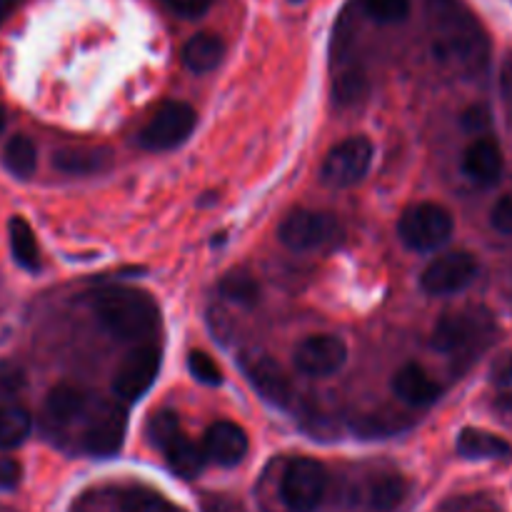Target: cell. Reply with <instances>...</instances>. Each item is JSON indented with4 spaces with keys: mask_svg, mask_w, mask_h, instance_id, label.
I'll use <instances>...</instances> for the list:
<instances>
[{
    "mask_svg": "<svg viewBox=\"0 0 512 512\" xmlns=\"http://www.w3.org/2000/svg\"><path fill=\"white\" fill-rule=\"evenodd\" d=\"M20 465L13 458H0V490H13L20 483Z\"/></svg>",
    "mask_w": 512,
    "mask_h": 512,
    "instance_id": "cell-36",
    "label": "cell"
},
{
    "mask_svg": "<svg viewBox=\"0 0 512 512\" xmlns=\"http://www.w3.org/2000/svg\"><path fill=\"white\" fill-rule=\"evenodd\" d=\"M393 393L398 395L403 403L413 405V408H428V405L438 403L443 390H440V385L425 373L423 365L408 363L395 373Z\"/></svg>",
    "mask_w": 512,
    "mask_h": 512,
    "instance_id": "cell-18",
    "label": "cell"
},
{
    "mask_svg": "<svg viewBox=\"0 0 512 512\" xmlns=\"http://www.w3.org/2000/svg\"><path fill=\"white\" fill-rule=\"evenodd\" d=\"M118 508L120 512H178L173 503H168L163 495L148 488H130L120 493Z\"/></svg>",
    "mask_w": 512,
    "mask_h": 512,
    "instance_id": "cell-27",
    "label": "cell"
},
{
    "mask_svg": "<svg viewBox=\"0 0 512 512\" xmlns=\"http://www.w3.org/2000/svg\"><path fill=\"white\" fill-rule=\"evenodd\" d=\"M463 128L470 130V133H483V130L490 128V113L483 105H473L463 113Z\"/></svg>",
    "mask_w": 512,
    "mask_h": 512,
    "instance_id": "cell-35",
    "label": "cell"
},
{
    "mask_svg": "<svg viewBox=\"0 0 512 512\" xmlns=\"http://www.w3.org/2000/svg\"><path fill=\"white\" fill-rule=\"evenodd\" d=\"M203 450L208 460L218 463L220 468H235V465L243 463L250 450L248 433L233 420H218L205 433Z\"/></svg>",
    "mask_w": 512,
    "mask_h": 512,
    "instance_id": "cell-14",
    "label": "cell"
},
{
    "mask_svg": "<svg viewBox=\"0 0 512 512\" xmlns=\"http://www.w3.org/2000/svg\"><path fill=\"white\" fill-rule=\"evenodd\" d=\"M443 38L435 45L443 58L455 60L465 70H480L488 63V38L470 13L455 0L443 5Z\"/></svg>",
    "mask_w": 512,
    "mask_h": 512,
    "instance_id": "cell-3",
    "label": "cell"
},
{
    "mask_svg": "<svg viewBox=\"0 0 512 512\" xmlns=\"http://www.w3.org/2000/svg\"><path fill=\"white\" fill-rule=\"evenodd\" d=\"M373 165V143L363 135H350L325 155L320 178L330 188H353L368 175Z\"/></svg>",
    "mask_w": 512,
    "mask_h": 512,
    "instance_id": "cell-8",
    "label": "cell"
},
{
    "mask_svg": "<svg viewBox=\"0 0 512 512\" xmlns=\"http://www.w3.org/2000/svg\"><path fill=\"white\" fill-rule=\"evenodd\" d=\"M333 95H335V103H338V105L358 103V100L365 95V78H363V73H360L358 68L345 70V73H340L338 78H335Z\"/></svg>",
    "mask_w": 512,
    "mask_h": 512,
    "instance_id": "cell-30",
    "label": "cell"
},
{
    "mask_svg": "<svg viewBox=\"0 0 512 512\" xmlns=\"http://www.w3.org/2000/svg\"><path fill=\"white\" fill-rule=\"evenodd\" d=\"M125 428H128V418L118 403L93 400L88 415L83 418L80 450L93 458H113L123 448Z\"/></svg>",
    "mask_w": 512,
    "mask_h": 512,
    "instance_id": "cell-5",
    "label": "cell"
},
{
    "mask_svg": "<svg viewBox=\"0 0 512 512\" xmlns=\"http://www.w3.org/2000/svg\"><path fill=\"white\" fill-rule=\"evenodd\" d=\"M3 128H5V110L3 105H0V133H3Z\"/></svg>",
    "mask_w": 512,
    "mask_h": 512,
    "instance_id": "cell-39",
    "label": "cell"
},
{
    "mask_svg": "<svg viewBox=\"0 0 512 512\" xmlns=\"http://www.w3.org/2000/svg\"><path fill=\"white\" fill-rule=\"evenodd\" d=\"M220 293L228 300L238 305H255L258 303V280L248 273V270H230L220 283Z\"/></svg>",
    "mask_w": 512,
    "mask_h": 512,
    "instance_id": "cell-26",
    "label": "cell"
},
{
    "mask_svg": "<svg viewBox=\"0 0 512 512\" xmlns=\"http://www.w3.org/2000/svg\"><path fill=\"white\" fill-rule=\"evenodd\" d=\"M490 223L498 233L512 235V195H503L490 210Z\"/></svg>",
    "mask_w": 512,
    "mask_h": 512,
    "instance_id": "cell-34",
    "label": "cell"
},
{
    "mask_svg": "<svg viewBox=\"0 0 512 512\" xmlns=\"http://www.w3.org/2000/svg\"><path fill=\"white\" fill-rule=\"evenodd\" d=\"M93 398L85 393L83 388H75V385H58L48 393L43 405V425L48 433L60 435L75 423H83V418L88 415Z\"/></svg>",
    "mask_w": 512,
    "mask_h": 512,
    "instance_id": "cell-13",
    "label": "cell"
},
{
    "mask_svg": "<svg viewBox=\"0 0 512 512\" xmlns=\"http://www.w3.org/2000/svg\"><path fill=\"white\" fill-rule=\"evenodd\" d=\"M53 165L65 175H98L113 165V150L103 145H68L53 153Z\"/></svg>",
    "mask_w": 512,
    "mask_h": 512,
    "instance_id": "cell-17",
    "label": "cell"
},
{
    "mask_svg": "<svg viewBox=\"0 0 512 512\" xmlns=\"http://www.w3.org/2000/svg\"><path fill=\"white\" fill-rule=\"evenodd\" d=\"M405 493H408V485L398 475H380V478L370 480L368 485V505L375 510H393L403 503Z\"/></svg>",
    "mask_w": 512,
    "mask_h": 512,
    "instance_id": "cell-25",
    "label": "cell"
},
{
    "mask_svg": "<svg viewBox=\"0 0 512 512\" xmlns=\"http://www.w3.org/2000/svg\"><path fill=\"white\" fill-rule=\"evenodd\" d=\"M495 318L485 308L448 313L433 330V348L445 355H478L493 343Z\"/></svg>",
    "mask_w": 512,
    "mask_h": 512,
    "instance_id": "cell-2",
    "label": "cell"
},
{
    "mask_svg": "<svg viewBox=\"0 0 512 512\" xmlns=\"http://www.w3.org/2000/svg\"><path fill=\"white\" fill-rule=\"evenodd\" d=\"M25 388V373L20 365L0 360V403L13 395H18Z\"/></svg>",
    "mask_w": 512,
    "mask_h": 512,
    "instance_id": "cell-32",
    "label": "cell"
},
{
    "mask_svg": "<svg viewBox=\"0 0 512 512\" xmlns=\"http://www.w3.org/2000/svg\"><path fill=\"white\" fill-rule=\"evenodd\" d=\"M465 178L478 185H495L503 175V153L498 143L490 138H478L465 148L463 160H460Z\"/></svg>",
    "mask_w": 512,
    "mask_h": 512,
    "instance_id": "cell-16",
    "label": "cell"
},
{
    "mask_svg": "<svg viewBox=\"0 0 512 512\" xmlns=\"http://www.w3.org/2000/svg\"><path fill=\"white\" fill-rule=\"evenodd\" d=\"M8 238H10V250H13V258L20 268L40 270V250L38 240H35L33 228L28 225V220H23L20 215L10 218L8 223Z\"/></svg>",
    "mask_w": 512,
    "mask_h": 512,
    "instance_id": "cell-21",
    "label": "cell"
},
{
    "mask_svg": "<svg viewBox=\"0 0 512 512\" xmlns=\"http://www.w3.org/2000/svg\"><path fill=\"white\" fill-rule=\"evenodd\" d=\"M490 378L498 385H510L512 383V353H503L490 368Z\"/></svg>",
    "mask_w": 512,
    "mask_h": 512,
    "instance_id": "cell-37",
    "label": "cell"
},
{
    "mask_svg": "<svg viewBox=\"0 0 512 512\" xmlns=\"http://www.w3.org/2000/svg\"><path fill=\"white\" fill-rule=\"evenodd\" d=\"M33 430V418L25 408L5 405L0 408V450H13L28 440Z\"/></svg>",
    "mask_w": 512,
    "mask_h": 512,
    "instance_id": "cell-24",
    "label": "cell"
},
{
    "mask_svg": "<svg viewBox=\"0 0 512 512\" xmlns=\"http://www.w3.org/2000/svg\"><path fill=\"white\" fill-rule=\"evenodd\" d=\"M95 318L120 340H148L160 325V308L145 290L108 285L90 298Z\"/></svg>",
    "mask_w": 512,
    "mask_h": 512,
    "instance_id": "cell-1",
    "label": "cell"
},
{
    "mask_svg": "<svg viewBox=\"0 0 512 512\" xmlns=\"http://www.w3.org/2000/svg\"><path fill=\"white\" fill-rule=\"evenodd\" d=\"M458 453L468 460H510L512 445L488 430L465 428L458 435Z\"/></svg>",
    "mask_w": 512,
    "mask_h": 512,
    "instance_id": "cell-19",
    "label": "cell"
},
{
    "mask_svg": "<svg viewBox=\"0 0 512 512\" xmlns=\"http://www.w3.org/2000/svg\"><path fill=\"white\" fill-rule=\"evenodd\" d=\"M188 370L190 375L203 385L223 383V373H220L218 363H215L208 353H203V350H193V353L188 355Z\"/></svg>",
    "mask_w": 512,
    "mask_h": 512,
    "instance_id": "cell-31",
    "label": "cell"
},
{
    "mask_svg": "<svg viewBox=\"0 0 512 512\" xmlns=\"http://www.w3.org/2000/svg\"><path fill=\"white\" fill-rule=\"evenodd\" d=\"M3 165L18 180H28L38 165V150L28 135H13L3 150Z\"/></svg>",
    "mask_w": 512,
    "mask_h": 512,
    "instance_id": "cell-23",
    "label": "cell"
},
{
    "mask_svg": "<svg viewBox=\"0 0 512 512\" xmlns=\"http://www.w3.org/2000/svg\"><path fill=\"white\" fill-rule=\"evenodd\" d=\"M478 273V258L473 253H468V250H455V253L440 255V258H435L425 268L423 278H420V288L428 295H435V298L455 295L468 288V285H473Z\"/></svg>",
    "mask_w": 512,
    "mask_h": 512,
    "instance_id": "cell-11",
    "label": "cell"
},
{
    "mask_svg": "<svg viewBox=\"0 0 512 512\" xmlns=\"http://www.w3.org/2000/svg\"><path fill=\"white\" fill-rule=\"evenodd\" d=\"M20 3H23V0H0V25L15 13V8H18Z\"/></svg>",
    "mask_w": 512,
    "mask_h": 512,
    "instance_id": "cell-38",
    "label": "cell"
},
{
    "mask_svg": "<svg viewBox=\"0 0 512 512\" xmlns=\"http://www.w3.org/2000/svg\"><path fill=\"white\" fill-rule=\"evenodd\" d=\"M160 363H163V355H160V350L155 348V345H135V348L125 355L123 363L118 365V370H115V398L123 400V403H138V400L153 388L155 378H158L160 373Z\"/></svg>",
    "mask_w": 512,
    "mask_h": 512,
    "instance_id": "cell-10",
    "label": "cell"
},
{
    "mask_svg": "<svg viewBox=\"0 0 512 512\" xmlns=\"http://www.w3.org/2000/svg\"><path fill=\"white\" fill-rule=\"evenodd\" d=\"M245 375H248L250 385L268 403L278 405V408H288L290 400H293V385H290L285 370L273 358H268V355H250L245 360Z\"/></svg>",
    "mask_w": 512,
    "mask_h": 512,
    "instance_id": "cell-15",
    "label": "cell"
},
{
    "mask_svg": "<svg viewBox=\"0 0 512 512\" xmlns=\"http://www.w3.org/2000/svg\"><path fill=\"white\" fill-rule=\"evenodd\" d=\"M183 435L185 433L183 428H180V420L173 410H160V413H155L153 418H150L148 438L150 443H153L158 450H163V453L170 448V445L178 443Z\"/></svg>",
    "mask_w": 512,
    "mask_h": 512,
    "instance_id": "cell-28",
    "label": "cell"
},
{
    "mask_svg": "<svg viewBox=\"0 0 512 512\" xmlns=\"http://www.w3.org/2000/svg\"><path fill=\"white\" fill-rule=\"evenodd\" d=\"M363 8L375 23H403L410 15V0H363Z\"/></svg>",
    "mask_w": 512,
    "mask_h": 512,
    "instance_id": "cell-29",
    "label": "cell"
},
{
    "mask_svg": "<svg viewBox=\"0 0 512 512\" xmlns=\"http://www.w3.org/2000/svg\"><path fill=\"white\" fill-rule=\"evenodd\" d=\"M225 43L213 33H198L185 43L183 48V63L188 65L193 73H210L223 63Z\"/></svg>",
    "mask_w": 512,
    "mask_h": 512,
    "instance_id": "cell-20",
    "label": "cell"
},
{
    "mask_svg": "<svg viewBox=\"0 0 512 512\" xmlns=\"http://www.w3.org/2000/svg\"><path fill=\"white\" fill-rule=\"evenodd\" d=\"M175 15L185 20H195V18H203L205 13L210 10L213 0H163Z\"/></svg>",
    "mask_w": 512,
    "mask_h": 512,
    "instance_id": "cell-33",
    "label": "cell"
},
{
    "mask_svg": "<svg viewBox=\"0 0 512 512\" xmlns=\"http://www.w3.org/2000/svg\"><path fill=\"white\" fill-rule=\"evenodd\" d=\"M348 360V345L343 338L330 333L308 335L303 343H298L293 353L295 368L308 378H328L335 375Z\"/></svg>",
    "mask_w": 512,
    "mask_h": 512,
    "instance_id": "cell-12",
    "label": "cell"
},
{
    "mask_svg": "<svg viewBox=\"0 0 512 512\" xmlns=\"http://www.w3.org/2000/svg\"><path fill=\"white\" fill-rule=\"evenodd\" d=\"M455 220L438 203H418L398 220V238L415 253H433L453 238Z\"/></svg>",
    "mask_w": 512,
    "mask_h": 512,
    "instance_id": "cell-4",
    "label": "cell"
},
{
    "mask_svg": "<svg viewBox=\"0 0 512 512\" xmlns=\"http://www.w3.org/2000/svg\"><path fill=\"white\" fill-rule=\"evenodd\" d=\"M340 233V225L335 215L320 213V210L295 208L283 218L278 228V238L285 248L295 253L305 250H318L323 245L333 243Z\"/></svg>",
    "mask_w": 512,
    "mask_h": 512,
    "instance_id": "cell-9",
    "label": "cell"
},
{
    "mask_svg": "<svg viewBox=\"0 0 512 512\" xmlns=\"http://www.w3.org/2000/svg\"><path fill=\"white\" fill-rule=\"evenodd\" d=\"M163 455H165V460H168V468L185 480L198 478L205 468V460H208L205 450L198 448L195 443H190L185 435L178 440V443L170 445Z\"/></svg>",
    "mask_w": 512,
    "mask_h": 512,
    "instance_id": "cell-22",
    "label": "cell"
},
{
    "mask_svg": "<svg viewBox=\"0 0 512 512\" xmlns=\"http://www.w3.org/2000/svg\"><path fill=\"white\" fill-rule=\"evenodd\" d=\"M195 123H198V115L193 105L183 100H165L140 130L138 140L145 150H173L190 138Z\"/></svg>",
    "mask_w": 512,
    "mask_h": 512,
    "instance_id": "cell-7",
    "label": "cell"
},
{
    "mask_svg": "<svg viewBox=\"0 0 512 512\" xmlns=\"http://www.w3.org/2000/svg\"><path fill=\"white\" fill-rule=\"evenodd\" d=\"M328 493V470L313 458H298L285 468L280 498L290 512H315Z\"/></svg>",
    "mask_w": 512,
    "mask_h": 512,
    "instance_id": "cell-6",
    "label": "cell"
}]
</instances>
